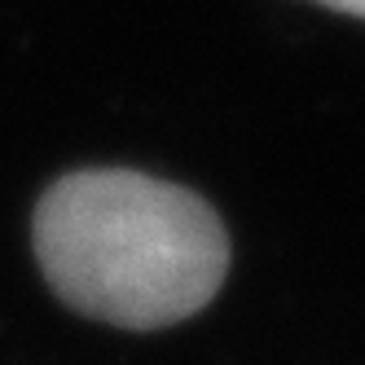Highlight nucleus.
Returning <instances> with one entry per match:
<instances>
[{"label":"nucleus","instance_id":"obj_1","mask_svg":"<svg viewBox=\"0 0 365 365\" xmlns=\"http://www.w3.org/2000/svg\"><path fill=\"white\" fill-rule=\"evenodd\" d=\"M36 259L62 304L123 330H163L202 312L229 273V233L172 180L84 168L44 190Z\"/></svg>","mask_w":365,"mask_h":365},{"label":"nucleus","instance_id":"obj_2","mask_svg":"<svg viewBox=\"0 0 365 365\" xmlns=\"http://www.w3.org/2000/svg\"><path fill=\"white\" fill-rule=\"evenodd\" d=\"M326 9H339V14H352V18H365V0H317Z\"/></svg>","mask_w":365,"mask_h":365}]
</instances>
